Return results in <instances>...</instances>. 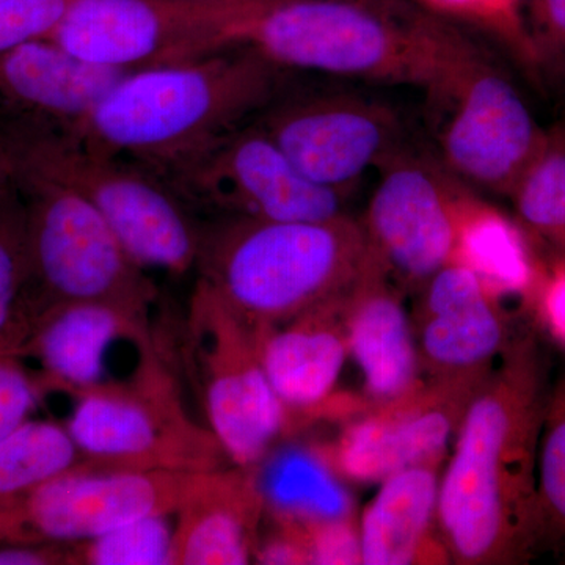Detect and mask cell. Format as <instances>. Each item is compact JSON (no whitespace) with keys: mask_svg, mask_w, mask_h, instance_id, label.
Here are the masks:
<instances>
[{"mask_svg":"<svg viewBox=\"0 0 565 565\" xmlns=\"http://www.w3.org/2000/svg\"><path fill=\"white\" fill-rule=\"evenodd\" d=\"M550 388L537 334L516 333L468 404L441 470L437 530L449 563L519 565L537 556L535 470Z\"/></svg>","mask_w":565,"mask_h":565,"instance_id":"6da1fadb","label":"cell"},{"mask_svg":"<svg viewBox=\"0 0 565 565\" xmlns=\"http://www.w3.org/2000/svg\"><path fill=\"white\" fill-rule=\"evenodd\" d=\"M288 73L241 46L131 71L74 137L166 182L255 121L285 93Z\"/></svg>","mask_w":565,"mask_h":565,"instance_id":"7a4b0ae2","label":"cell"},{"mask_svg":"<svg viewBox=\"0 0 565 565\" xmlns=\"http://www.w3.org/2000/svg\"><path fill=\"white\" fill-rule=\"evenodd\" d=\"M468 36L414 0H248L225 47H247L286 71L444 88Z\"/></svg>","mask_w":565,"mask_h":565,"instance_id":"3957f363","label":"cell"},{"mask_svg":"<svg viewBox=\"0 0 565 565\" xmlns=\"http://www.w3.org/2000/svg\"><path fill=\"white\" fill-rule=\"evenodd\" d=\"M370 253L360 221L348 214L322 222L226 217L202 234L196 280L262 332L343 299Z\"/></svg>","mask_w":565,"mask_h":565,"instance_id":"277c9868","label":"cell"},{"mask_svg":"<svg viewBox=\"0 0 565 565\" xmlns=\"http://www.w3.org/2000/svg\"><path fill=\"white\" fill-rule=\"evenodd\" d=\"M0 145L11 166L87 199L143 269L182 275L195 267L203 232L191 207L148 170L51 129L0 122Z\"/></svg>","mask_w":565,"mask_h":565,"instance_id":"5b68a950","label":"cell"},{"mask_svg":"<svg viewBox=\"0 0 565 565\" xmlns=\"http://www.w3.org/2000/svg\"><path fill=\"white\" fill-rule=\"evenodd\" d=\"M13 170L36 319L54 305L73 302L117 305L150 319L158 289L98 210L62 182Z\"/></svg>","mask_w":565,"mask_h":565,"instance_id":"8992f818","label":"cell"},{"mask_svg":"<svg viewBox=\"0 0 565 565\" xmlns=\"http://www.w3.org/2000/svg\"><path fill=\"white\" fill-rule=\"evenodd\" d=\"M66 427L85 460L120 470L202 473L233 465L182 401L159 343L140 352L122 381L77 393Z\"/></svg>","mask_w":565,"mask_h":565,"instance_id":"52a82bcc","label":"cell"},{"mask_svg":"<svg viewBox=\"0 0 565 565\" xmlns=\"http://www.w3.org/2000/svg\"><path fill=\"white\" fill-rule=\"evenodd\" d=\"M182 345L206 426L230 462L244 468L262 463L296 422L267 379L256 330L206 282L196 280Z\"/></svg>","mask_w":565,"mask_h":565,"instance_id":"ba28073f","label":"cell"},{"mask_svg":"<svg viewBox=\"0 0 565 565\" xmlns=\"http://www.w3.org/2000/svg\"><path fill=\"white\" fill-rule=\"evenodd\" d=\"M435 99L449 110L441 163L475 188L511 195L550 140L514 84L468 39Z\"/></svg>","mask_w":565,"mask_h":565,"instance_id":"9c48e42d","label":"cell"},{"mask_svg":"<svg viewBox=\"0 0 565 565\" xmlns=\"http://www.w3.org/2000/svg\"><path fill=\"white\" fill-rule=\"evenodd\" d=\"M248 0H71L46 40L92 65L125 71L225 47Z\"/></svg>","mask_w":565,"mask_h":565,"instance_id":"30bf717a","label":"cell"},{"mask_svg":"<svg viewBox=\"0 0 565 565\" xmlns=\"http://www.w3.org/2000/svg\"><path fill=\"white\" fill-rule=\"evenodd\" d=\"M195 475L82 463L0 501V544H79L136 520L174 515Z\"/></svg>","mask_w":565,"mask_h":565,"instance_id":"8fae6325","label":"cell"},{"mask_svg":"<svg viewBox=\"0 0 565 565\" xmlns=\"http://www.w3.org/2000/svg\"><path fill=\"white\" fill-rule=\"evenodd\" d=\"M189 207L264 222H322L345 215L344 193L322 188L253 121L170 177Z\"/></svg>","mask_w":565,"mask_h":565,"instance_id":"7c38bea8","label":"cell"},{"mask_svg":"<svg viewBox=\"0 0 565 565\" xmlns=\"http://www.w3.org/2000/svg\"><path fill=\"white\" fill-rule=\"evenodd\" d=\"M362 225L371 252L404 292H418L455 262L460 178L407 147L381 167Z\"/></svg>","mask_w":565,"mask_h":565,"instance_id":"4fadbf2b","label":"cell"},{"mask_svg":"<svg viewBox=\"0 0 565 565\" xmlns=\"http://www.w3.org/2000/svg\"><path fill=\"white\" fill-rule=\"evenodd\" d=\"M255 121L308 180L344 195L404 145L392 107L351 93H281Z\"/></svg>","mask_w":565,"mask_h":565,"instance_id":"5bb4252c","label":"cell"},{"mask_svg":"<svg viewBox=\"0 0 565 565\" xmlns=\"http://www.w3.org/2000/svg\"><path fill=\"white\" fill-rule=\"evenodd\" d=\"M489 373L424 377L407 396L351 416L327 448L338 473L355 484H381L404 468L444 463L468 404Z\"/></svg>","mask_w":565,"mask_h":565,"instance_id":"9a60e30c","label":"cell"},{"mask_svg":"<svg viewBox=\"0 0 565 565\" xmlns=\"http://www.w3.org/2000/svg\"><path fill=\"white\" fill-rule=\"evenodd\" d=\"M415 296L411 321L423 377L489 373L516 337L508 307L463 264L449 263Z\"/></svg>","mask_w":565,"mask_h":565,"instance_id":"2e32d148","label":"cell"},{"mask_svg":"<svg viewBox=\"0 0 565 565\" xmlns=\"http://www.w3.org/2000/svg\"><path fill=\"white\" fill-rule=\"evenodd\" d=\"M128 73L81 61L51 40L29 41L0 54V122L76 136Z\"/></svg>","mask_w":565,"mask_h":565,"instance_id":"e0dca14e","label":"cell"},{"mask_svg":"<svg viewBox=\"0 0 565 565\" xmlns=\"http://www.w3.org/2000/svg\"><path fill=\"white\" fill-rule=\"evenodd\" d=\"M345 299L256 332L264 371L294 422L327 411L348 418L360 407V401H332L349 356Z\"/></svg>","mask_w":565,"mask_h":565,"instance_id":"ac0fdd59","label":"cell"},{"mask_svg":"<svg viewBox=\"0 0 565 565\" xmlns=\"http://www.w3.org/2000/svg\"><path fill=\"white\" fill-rule=\"evenodd\" d=\"M344 316L349 355L362 371L370 407L401 399L423 384L404 291L373 252L348 294Z\"/></svg>","mask_w":565,"mask_h":565,"instance_id":"d6986e66","label":"cell"},{"mask_svg":"<svg viewBox=\"0 0 565 565\" xmlns=\"http://www.w3.org/2000/svg\"><path fill=\"white\" fill-rule=\"evenodd\" d=\"M151 319L103 302L54 305L36 319L21 359L32 356L41 366L40 386L73 394L114 382L111 349L120 343L154 341Z\"/></svg>","mask_w":565,"mask_h":565,"instance_id":"ffe728a7","label":"cell"},{"mask_svg":"<svg viewBox=\"0 0 565 565\" xmlns=\"http://www.w3.org/2000/svg\"><path fill=\"white\" fill-rule=\"evenodd\" d=\"M264 519L255 467L196 473L174 514L170 565L255 563Z\"/></svg>","mask_w":565,"mask_h":565,"instance_id":"44dd1931","label":"cell"},{"mask_svg":"<svg viewBox=\"0 0 565 565\" xmlns=\"http://www.w3.org/2000/svg\"><path fill=\"white\" fill-rule=\"evenodd\" d=\"M440 476V463H424L381 482L359 523L363 565L449 563L437 530Z\"/></svg>","mask_w":565,"mask_h":565,"instance_id":"7402d4cb","label":"cell"},{"mask_svg":"<svg viewBox=\"0 0 565 565\" xmlns=\"http://www.w3.org/2000/svg\"><path fill=\"white\" fill-rule=\"evenodd\" d=\"M535 245L515 217L460 180L455 262L468 267L494 299L533 308L545 269Z\"/></svg>","mask_w":565,"mask_h":565,"instance_id":"603a6c76","label":"cell"},{"mask_svg":"<svg viewBox=\"0 0 565 565\" xmlns=\"http://www.w3.org/2000/svg\"><path fill=\"white\" fill-rule=\"evenodd\" d=\"M255 471L270 519L302 526L355 519L348 481L338 473L326 446L281 441Z\"/></svg>","mask_w":565,"mask_h":565,"instance_id":"cb8c5ba5","label":"cell"},{"mask_svg":"<svg viewBox=\"0 0 565 565\" xmlns=\"http://www.w3.org/2000/svg\"><path fill=\"white\" fill-rule=\"evenodd\" d=\"M85 462L66 424L25 419L0 444V501L31 492Z\"/></svg>","mask_w":565,"mask_h":565,"instance_id":"d4e9b609","label":"cell"},{"mask_svg":"<svg viewBox=\"0 0 565 565\" xmlns=\"http://www.w3.org/2000/svg\"><path fill=\"white\" fill-rule=\"evenodd\" d=\"M509 199L515 218L537 245L565 256V128L550 132L545 150Z\"/></svg>","mask_w":565,"mask_h":565,"instance_id":"484cf974","label":"cell"},{"mask_svg":"<svg viewBox=\"0 0 565 565\" xmlns=\"http://www.w3.org/2000/svg\"><path fill=\"white\" fill-rule=\"evenodd\" d=\"M537 542L535 555L548 552L565 563V374L550 388L539 438Z\"/></svg>","mask_w":565,"mask_h":565,"instance_id":"4316f807","label":"cell"},{"mask_svg":"<svg viewBox=\"0 0 565 565\" xmlns=\"http://www.w3.org/2000/svg\"><path fill=\"white\" fill-rule=\"evenodd\" d=\"M35 322L20 202L0 218V355L21 356Z\"/></svg>","mask_w":565,"mask_h":565,"instance_id":"83f0119b","label":"cell"},{"mask_svg":"<svg viewBox=\"0 0 565 565\" xmlns=\"http://www.w3.org/2000/svg\"><path fill=\"white\" fill-rule=\"evenodd\" d=\"M424 10L456 25H468L484 33L539 82L523 0H414Z\"/></svg>","mask_w":565,"mask_h":565,"instance_id":"f1b7e54d","label":"cell"},{"mask_svg":"<svg viewBox=\"0 0 565 565\" xmlns=\"http://www.w3.org/2000/svg\"><path fill=\"white\" fill-rule=\"evenodd\" d=\"M173 516H147L90 541L71 544V565H170Z\"/></svg>","mask_w":565,"mask_h":565,"instance_id":"f546056e","label":"cell"},{"mask_svg":"<svg viewBox=\"0 0 565 565\" xmlns=\"http://www.w3.org/2000/svg\"><path fill=\"white\" fill-rule=\"evenodd\" d=\"M539 82L565 84V0H523Z\"/></svg>","mask_w":565,"mask_h":565,"instance_id":"4dcf8cb0","label":"cell"},{"mask_svg":"<svg viewBox=\"0 0 565 565\" xmlns=\"http://www.w3.org/2000/svg\"><path fill=\"white\" fill-rule=\"evenodd\" d=\"M71 0H0V54L47 39L57 28Z\"/></svg>","mask_w":565,"mask_h":565,"instance_id":"1f68e13d","label":"cell"},{"mask_svg":"<svg viewBox=\"0 0 565 565\" xmlns=\"http://www.w3.org/2000/svg\"><path fill=\"white\" fill-rule=\"evenodd\" d=\"M40 394V382L25 370L21 356L0 355V444L29 419Z\"/></svg>","mask_w":565,"mask_h":565,"instance_id":"d6a6232c","label":"cell"},{"mask_svg":"<svg viewBox=\"0 0 565 565\" xmlns=\"http://www.w3.org/2000/svg\"><path fill=\"white\" fill-rule=\"evenodd\" d=\"M307 527L310 564H362L359 525L355 519Z\"/></svg>","mask_w":565,"mask_h":565,"instance_id":"836d02e7","label":"cell"},{"mask_svg":"<svg viewBox=\"0 0 565 565\" xmlns=\"http://www.w3.org/2000/svg\"><path fill=\"white\" fill-rule=\"evenodd\" d=\"M542 326L565 345V256L545 259L544 275L533 303Z\"/></svg>","mask_w":565,"mask_h":565,"instance_id":"e575fe53","label":"cell"},{"mask_svg":"<svg viewBox=\"0 0 565 565\" xmlns=\"http://www.w3.org/2000/svg\"><path fill=\"white\" fill-rule=\"evenodd\" d=\"M0 565H71V545L0 544Z\"/></svg>","mask_w":565,"mask_h":565,"instance_id":"d590c367","label":"cell"},{"mask_svg":"<svg viewBox=\"0 0 565 565\" xmlns=\"http://www.w3.org/2000/svg\"><path fill=\"white\" fill-rule=\"evenodd\" d=\"M20 202L13 166H11L9 156L0 145V218L6 217Z\"/></svg>","mask_w":565,"mask_h":565,"instance_id":"8d00e7d4","label":"cell"}]
</instances>
